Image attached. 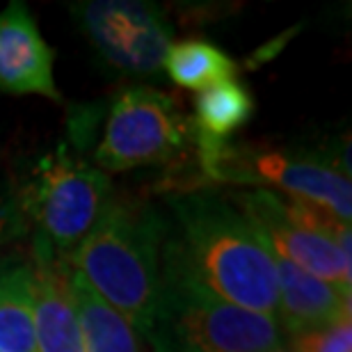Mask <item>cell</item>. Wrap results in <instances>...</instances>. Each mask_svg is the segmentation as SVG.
<instances>
[{"label":"cell","mask_w":352,"mask_h":352,"mask_svg":"<svg viewBox=\"0 0 352 352\" xmlns=\"http://www.w3.org/2000/svg\"><path fill=\"white\" fill-rule=\"evenodd\" d=\"M293 352H352L350 318L293 336Z\"/></svg>","instance_id":"2e32d148"},{"label":"cell","mask_w":352,"mask_h":352,"mask_svg":"<svg viewBox=\"0 0 352 352\" xmlns=\"http://www.w3.org/2000/svg\"><path fill=\"white\" fill-rule=\"evenodd\" d=\"M5 231H7V210L3 208V204H0V241H3Z\"/></svg>","instance_id":"d6986e66"},{"label":"cell","mask_w":352,"mask_h":352,"mask_svg":"<svg viewBox=\"0 0 352 352\" xmlns=\"http://www.w3.org/2000/svg\"><path fill=\"white\" fill-rule=\"evenodd\" d=\"M272 254V252H270ZM277 270V322L288 336L311 332L350 318V295L302 270L288 258L272 254Z\"/></svg>","instance_id":"8fae6325"},{"label":"cell","mask_w":352,"mask_h":352,"mask_svg":"<svg viewBox=\"0 0 352 352\" xmlns=\"http://www.w3.org/2000/svg\"><path fill=\"white\" fill-rule=\"evenodd\" d=\"M146 341L153 346V352H195L186 346H181L179 341L170 339V336L163 334V332H151L149 336H146Z\"/></svg>","instance_id":"e0dca14e"},{"label":"cell","mask_w":352,"mask_h":352,"mask_svg":"<svg viewBox=\"0 0 352 352\" xmlns=\"http://www.w3.org/2000/svg\"><path fill=\"white\" fill-rule=\"evenodd\" d=\"M108 201L110 176L67 146L41 156L23 190V208L37 224V236L62 258L72 256Z\"/></svg>","instance_id":"5b68a950"},{"label":"cell","mask_w":352,"mask_h":352,"mask_svg":"<svg viewBox=\"0 0 352 352\" xmlns=\"http://www.w3.org/2000/svg\"><path fill=\"white\" fill-rule=\"evenodd\" d=\"M153 332L195 352H274L284 348L277 318L236 307L204 286L167 238L160 252V298Z\"/></svg>","instance_id":"3957f363"},{"label":"cell","mask_w":352,"mask_h":352,"mask_svg":"<svg viewBox=\"0 0 352 352\" xmlns=\"http://www.w3.org/2000/svg\"><path fill=\"white\" fill-rule=\"evenodd\" d=\"M0 352H37L30 265L16 263L0 286Z\"/></svg>","instance_id":"5bb4252c"},{"label":"cell","mask_w":352,"mask_h":352,"mask_svg":"<svg viewBox=\"0 0 352 352\" xmlns=\"http://www.w3.org/2000/svg\"><path fill=\"white\" fill-rule=\"evenodd\" d=\"M176 245L204 286L222 300L277 318V270L270 250L234 204L208 190L167 197Z\"/></svg>","instance_id":"6da1fadb"},{"label":"cell","mask_w":352,"mask_h":352,"mask_svg":"<svg viewBox=\"0 0 352 352\" xmlns=\"http://www.w3.org/2000/svg\"><path fill=\"white\" fill-rule=\"evenodd\" d=\"M254 101L238 80H224L206 87L195 101V135L208 142H227L234 133L250 122Z\"/></svg>","instance_id":"4fadbf2b"},{"label":"cell","mask_w":352,"mask_h":352,"mask_svg":"<svg viewBox=\"0 0 352 352\" xmlns=\"http://www.w3.org/2000/svg\"><path fill=\"white\" fill-rule=\"evenodd\" d=\"M55 55L41 37L30 10L14 0L0 12V89L60 101L53 76Z\"/></svg>","instance_id":"30bf717a"},{"label":"cell","mask_w":352,"mask_h":352,"mask_svg":"<svg viewBox=\"0 0 352 352\" xmlns=\"http://www.w3.org/2000/svg\"><path fill=\"white\" fill-rule=\"evenodd\" d=\"M163 238V217L151 206L110 199L67 258L91 291L144 339L158 318Z\"/></svg>","instance_id":"7a4b0ae2"},{"label":"cell","mask_w":352,"mask_h":352,"mask_svg":"<svg viewBox=\"0 0 352 352\" xmlns=\"http://www.w3.org/2000/svg\"><path fill=\"white\" fill-rule=\"evenodd\" d=\"M192 138V122L181 115L170 94L144 85L129 87L112 105L94 160L101 172L163 165L179 160Z\"/></svg>","instance_id":"8992f818"},{"label":"cell","mask_w":352,"mask_h":352,"mask_svg":"<svg viewBox=\"0 0 352 352\" xmlns=\"http://www.w3.org/2000/svg\"><path fill=\"white\" fill-rule=\"evenodd\" d=\"M163 69L179 87L201 91L234 78L236 62L208 41L186 39L170 46Z\"/></svg>","instance_id":"9a60e30c"},{"label":"cell","mask_w":352,"mask_h":352,"mask_svg":"<svg viewBox=\"0 0 352 352\" xmlns=\"http://www.w3.org/2000/svg\"><path fill=\"white\" fill-rule=\"evenodd\" d=\"M72 286L78 309L85 352H142L140 336L115 309L98 298L72 267Z\"/></svg>","instance_id":"7c38bea8"},{"label":"cell","mask_w":352,"mask_h":352,"mask_svg":"<svg viewBox=\"0 0 352 352\" xmlns=\"http://www.w3.org/2000/svg\"><path fill=\"white\" fill-rule=\"evenodd\" d=\"M30 270L37 352H85L69 261L55 254L41 236H34Z\"/></svg>","instance_id":"9c48e42d"},{"label":"cell","mask_w":352,"mask_h":352,"mask_svg":"<svg viewBox=\"0 0 352 352\" xmlns=\"http://www.w3.org/2000/svg\"><path fill=\"white\" fill-rule=\"evenodd\" d=\"M197 156L206 179L234 186H252L284 192L291 199H302L329 210L343 222L352 217L350 176L329 163L291 156L277 149L258 146H231L229 142H208L195 135Z\"/></svg>","instance_id":"277c9868"},{"label":"cell","mask_w":352,"mask_h":352,"mask_svg":"<svg viewBox=\"0 0 352 352\" xmlns=\"http://www.w3.org/2000/svg\"><path fill=\"white\" fill-rule=\"evenodd\" d=\"M238 210L245 215L254 234L265 243L272 254L288 258L302 270L318 277L343 295L352 291V263L343 258L339 248L327 236L314 234L295 224L284 210V199L270 190H245L236 192Z\"/></svg>","instance_id":"ba28073f"},{"label":"cell","mask_w":352,"mask_h":352,"mask_svg":"<svg viewBox=\"0 0 352 352\" xmlns=\"http://www.w3.org/2000/svg\"><path fill=\"white\" fill-rule=\"evenodd\" d=\"M74 16L110 67L131 76L163 69L174 30L160 7L140 0H89L74 5Z\"/></svg>","instance_id":"52a82bcc"},{"label":"cell","mask_w":352,"mask_h":352,"mask_svg":"<svg viewBox=\"0 0 352 352\" xmlns=\"http://www.w3.org/2000/svg\"><path fill=\"white\" fill-rule=\"evenodd\" d=\"M16 265L12 261V258H0V286L5 284V279H7V274L12 272V267Z\"/></svg>","instance_id":"ac0fdd59"},{"label":"cell","mask_w":352,"mask_h":352,"mask_svg":"<svg viewBox=\"0 0 352 352\" xmlns=\"http://www.w3.org/2000/svg\"><path fill=\"white\" fill-rule=\"evenodd\" d=\"M274 352H293V350H286V348H279V350H274Z\"/></svg>","instance_id":"ffe728a7"}]
</instances>
